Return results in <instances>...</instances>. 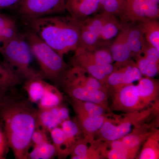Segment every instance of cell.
Wrapping results in <instances>:
<instances>
[{
	"mask_svg": "<svg viewBox=\"0 0 159 159\" xmlns=\"http://www.w3.org/2000/svg\"><path fill=\"white\" fill-rule=\"evenodd\" d=\"M153 129H151L150 125L143 122L135 126L131 132L120 139L135 158L141 145Z\"/></svg>",
	"mask_w": 159,
	"mask_h": 159,
	"instance_id": "9a60e30c",
	"label": "cell"
},
{
	"mask_svg": "<svg viewBox=\"0 0 159 159\" xmlns=\"http://www.w3.org/2000/svg\"><path fill=\"white\" fill-rule=\"evenodd\" d=\"M16 85L0 77V102L11 95L12 90Z\"/></svg>",
	"mask_w": 159,
	"mask_h": 159,
	"instance_id": "d590c367",
	"label": "cell"
},
{
	"mask_svg": "<svg viewBox=\"0 0 159 159\" xmlns=\"http://www.w3.org/2000/svg\"><path fill=\"white\" fill-rule=\"evenodd\" d=\"M99 35L95 31L82 27L81 25L80 35L79 47L93 51L102 48Z\"/></svg>",
	"mask_w": 159,
	"mask_h": 159,
	"instance_id": "4316f807",
	"label": "cell"
},
{
	"mask_svg": "<svg viewBox=\"0 0 159 159\" xmlns=\"http://www.w3.org/2000/svg\"><path fill=\"white\" fill-rule=\"evenodd\" d=\"M0 77L16 85L19 84L21 81L20 78L5 62L3 64H0Z\"/></svg>",
	"mask_w": 159,
	"mask_h": 159,
	"instance_id": "836d02e7",
	"label": "cell"
},
{
	"mask_svg": "<svg viewBox=\"0 0 159 159\" xmlns=\"http://www.w3.org/2000/svg\"><path fill=\"white\" fill-rule=\"evenodd\" d=\"M51 139L57 151L59 158H65L70 155L65 134L61 127H55L50 131Z\"/></svg>",
	"mask_w": 159,
	"mask_h": 159,
	"instance_id": "f546056e",
	"label": "cell"
},
{
	"mask_svg": "<svg viewBox=\"0 0 159 159\" xmlns=\"http://www.w3.org/2000/svg\"><path fill=\"white\" fill-rule=\"evenodd\" d=\"M47 132L42 129L38 127L35 129L31 137V145H39L49 142Z\"/></svg>",
	"mask_w": 159,
	"mask_h": 159,
	"instance_id": "8d00e7d4",
	"label": "cell"
},
{
	"mask_svg": "<svg viewBox=\"0 0 159 159\" xmlns=\"http://www.w3.org/2000/svg\"><path fill=\"white\" fill-rule=\"evenodd\" d=\"M14 22L15 20L12 18L0 13V32Z\"/></svg>",
	"mask_w": 159,
	"mask_h": 159,
	"instance_id": "ab89813d",
	"label": "cell"
},
{
	"mask_svg": "<svg viewBox=\"0 0 159 159\" xmlns=\"http://www.w3.org/2000/svg\"><path fill=\"white\" fill-rule=\"evenodd\" d=\"M148 44L159 50V22L157 19H144L137 22Z\"/></svg>",
	"mask_w": 159,
	"mask_h": 159,
	"instance_id": "7402d4cb",
	"label": "cell"
},
{
	"mask_svg": "<svg viewBox=\"0 0 159 159\" xmlns=\"http://www.w3.org/2000/svg\"><path fill=\"white\" fill-rule=\"evenodd\" d=\"M126 0H99L100 10L118 16L125 5Z\"/></svg>",
	"mask_w": 159,
	"mask_h": 159,
	"instance_id": "1f68e13d",
	"label": "cell"
},
{
	"mask_svg": "<svg viewBox=\"0 0 159 159\" xmlns=\"http://www.w3.org/2000/svg\"><path fill=\"white\" fill-rule=\"evenodd\" d=\"M59 82L63 89L74 87L107 91V87L87 71L77 66H72L63 74Z\"/></svg>",
	"mask_w": 159,
	"mask_h": 159,
	"instance_id": "30bf717a",
	"label": "cell"
},
{
	"mask_svg": "<svg viewBox=\"0 0 159 159\" xmlns=\"http://www.w3.org/2000/svg\"><path fill=\"white\" fill-rule=\"evenodd\" d=\"M150 1L156 3L157 4H159V0H150Z\"/></svg>",
	"mask_w": 159,
	"mask_h": 159,
	"instance_id": "60d3db41",
	"label": "cell"
},
{
	"mask_svg": "<svg viewBox=\"0 0 159 159\" xmlns=\"http://www.w3.org/2000/svg\"><path fill=\"white\" fill-rule=\"evenodd\" d=\"M63 89L72 99L93 102L108 109L107 91L74 87Z\"/></svg>",
	"mask_w": 159,
	"mask_h": 159,
	"instance_id": "5bb4252c",
	"label": "cell"
},
{
	"mask_svg": "<svg viewBox=\"0 0 159 159\" xmlns=\"http://www.w3.org/2000/svg\"><path fill=\"white\" fill-rule=\"evenodd\" d=\"M66 11L72 17L83 21L100 10L99 0H66Z\"/></svg>",
	"mask_w": 159,
	"mask_h": 159,
	"instance_id": "4fadbf2b",
	"label": "cell"
},
{
	"mask_svg": "<svg viewBox=\"0 0 159 159\" xmlns=\"http://www.w3.org/2000/svg\"><path fill=\"white\" fill-rule=\"evenodd\" d=\"M66 0H22L17 11L25 22L66 11Z\"/></svg>",
	"mask_w": 159,
	"mask_h": 159,
	"instance_id": "8992f818",
	"label": "cell"
},
{
	"mask_svg": "<svg viewBox=\"0 0 159 159\" xmlns=\"http://www.w3.org/2000/svg\"><path fill=\"white\" fill-rule=\"evenodd\" d=\"M89 51L94 59L101 64H112L114 61L110 49L102 47Z\"/></svg>",
	"mask_w": 159,
	"mask_h": 159,
	"instance_id": "d6a6232c",
	"label": "cell"
},
{
	"mask_svg": "<svg viewBox=\"0 0 159 159\" xmlns=\"http://www.w3.org/2000/svg\"><path fill=\"white\" fill-rule=\"evenodd\" d=\"M72 104L74 111H79L93 116H108L106 112L108 109L96 103L74 100Z\"/></svg>",
	"mask_w": 159,
	"mask_h": 159,
	"instance_id": "f1b7e54d",
	"label": "cell"
},
{
	"mask_svg": "<svg viewBox=\"0 0 159 159\" xmlns=\"http://www.w3.org/2000/svg\"><path fill=\"white\" fill-rule=\"evenodd\" d=\"M114 66V70L107 80V87L113 89L133 84L143 77L135 62L131 59L122 64Z\"/></svg>",
	"mask_w": 159,
	"mask_h": 159,
	"instance_id": "8fae6325",
	"label": "cell"
},
{
	"mask_svg": "<svg viewBox=\"0 0 159 159\" xmlns=\"http://www.w3.org/2000/svg\"><path fill=\"white\" fill-rule=\"evenodd\" d=\"M38 126L47 132L58 127L64 121L70 119V111L66 106L60 105L48 109L37 110Z\"/></svg>",
	"mask_w": 159,
	"mask_h": 159,
	"instance_id": "7c38bea8",
	"label": "cell"
},
{
	"mask_svg": "<svg viewBox=\"0 0 159 159\" xmlns=\"http://www.w3.org/2000/svg\"><path fill=\"white\" fill-rule=\"evenodd\" d=\"M63 97L56 87L47 82L45 90L38 103L39 109H48L61 104Z\"/></svg>",
	"mask_w": 159,
	"mask_h": 159,
	"instance_id": "603a6c76",
	"label": "cell"
},
{
	"mask_svg": "<svg viewBox=\"0 0 159 159\" xmlns=\"http://www.w3.org/2000/svg\"><path fill=\"white\" fill-rule=\"evenodd\" d=\"M159 158V130L154 129L144 142L139 159Z\"/></svg>",
	"mask_w": 159,
	"mask_h": 159,
	"instance_id": "cb8c5ba5",
	"label": "cell"
},
{
	"mask_svg": "<svg viewBox=\"0 0 159 159\" xmlns=\"http://www.w3.org/2000/svg\"><path fill=\"white\" fill-rule=\"evenodd\" d=\"M84 137L94 138L102 127L108 116H93L81 112H75Z\"/></svg>",
	"mask_w": 159,
	"mask_h": 159,
	"instance_id": "ffe728a7",
	"label": "cell"
},
{
	"mask_svg": "<svg viewBox=\"0 0 159 159\" xmlns=\"http://www.w3.org/2000/svg\"><path fill=\"white\" fill-rule=\"evenodd\" d=\"M8 145L6 135L0 127V159H5V155Z\"/></svg>",
	"mask_w": 159,
	"mask_h": 159,
	"instance_id": "74e56055",
	"label": "cell"
},
{
	"mask_svg": "<svg viewBox=\"0 0 159 159\" xmlns=\"http://www.w3.org/2000/svg\"><path fill=\"white\" fill-rule=\"evenodd\" d=\"M60 126L65 134L68 150L70 155L75 145L84 138L81 137L84 135L83 133L78 121L76 122L69 119L63 122Z\"/></svg>",
	"mask_w": 159,
	"mask_h": 159,
	"instance_id": "44dd1931",
	"label": "cell"
},
{
	"mask_svg": "<svg viewBox=\"0 0 159 159\" xmlns=\"http://www.w3.org/2000/svg\"><path fill=\"white\" fill-rule=\"evenodd\" d=\"M136 64L142 76L153 78L158 74L159 63H157L147 59L143 55H141L134 57Z\"/></svg>",
	"mask_w": 159,
	"mask_h": 159,
	"instance_id": "4dcf8cb0",
	"label": "cell"
},
{
	"mask_svg": "<svg viewBox=\"0 0 159 159\" xmlns=\"http://www.w3.org/2000/svg\"><path fill=\"white\" fill-rule=\"evenodd\" d=\"M113 99L111 108L114 111L132 112L147 108L139 97L136 86L133 84L113 89Z\"/></svg>",
	"mask_w": 159,
	"mask_h": 159,
	"instance_id": "9c48e42d",
	"label": "cell"
},
{
	"mask_svg": "<svg viewBox=\"0 0 159 159\" xmlns=\"http://www.w3.org/2000/svg\"><path fill=\"white\" fill-rule=\"evenodd\" d=\"M29 99L11 94L0 102V119L9 147L15 157L26 159L31 137L38 126L37 110Z\"/></svg>",
	"mask_w": 159,
	"mask_h": 159,
	"instance_id": "6da1fadb",
	"label": "cell"
},
{
	"mask_svg": "<svg viewBox=\"0 0 159 159\" xmlns=\"http://www.w3.org/2000/svg\"><path fill=\"white\" fill-rule=\"evenodd\" d=\"M0 43H1V39H0ZM1 47H2V46L0 45V51L1 50Z\"/></svg>",
	"mask_w": 159,
	"mask_h": 159,
	"instance_id": "b9f144b4",
	"label": "cell"
},
{
	"mask_svg": "<svg viewBox=\"0 0 159 159\" xmlns=\"http://www.w3.org/2000/svg\"><path fill=\"white\" fill-rule=\"evenodd\" d=\"M124 24L126 27L127 42L132 57L134 58L143 54L148 42L137 22Z\"/></svg>",
	"mask_w": 159,
	"mask_h": 159,
	"instance_id": "ac0fdd59",
	"label": "cell"
},
{
	"mask_svg": "<svg viewBox=\"0 0 159 159\" xmlns=\"http://www.w3.org/2000/svg\"><path fill=\"white\" fill-rule=\"evenodd\" d=\"M71 62L72 66H77L84 69L107 87V77L115 69V66L112 64L99 63L91 55L88 50L81 47H78L74 51Z\"/></svg>",
	"mask_w": 159,
	"mask_h": 159,
	"instance_id": "ba28073f",
	"label": "cell"
},
{
	"mask_svg": "<svg viewBox=\"0 0 159 159\" xmlns=\"http://www.w3.org/2000/svg\"><path fill=\"white\" fill-rule=\"evenodd\" d=\"M22 0H0V12L4 9L17 7Z\"/></svg>",
	"mask_w": 159,
	"mask_h": 159,
	"instance_id": "f35d334b",
	"label": "cell"
},
{
	"mask_svg": "<svg viewBox=\"0 0 159 159\" xmlns=\"http://www.w3.org/2000/svg\"><path fill=\"white\" fill-rule=\"evenodd\" d=\"M0 53L9 66L21 80L43 79L41 72H36L31 65L32 55L25 34H20L2 45Z\"/></svg>",
	"mask_w": 159,
	"mask_h": 159,
	"instance_id": "3957f363",
	"label": "cell"
},
{
	"mask_svg": "<svg viewBox=\"0 0 159 159\" xmlns=\"http://www.w3.org/2000/svg\"><path fill=\"white\" fill-rule=\"evenodd\" d=\"M31 31L62 56L79 47L81 21L70 16H48L26 22Z\"/></svg>",
	"mask_w": 159,
	"mask_h": 159,
	"instance_id": "7a4b0ae2",
	"label": "cell"
},
{
	"mask_svg": "<svg viewBox=\"0 0 159 159\" xmlns=\"http://www.w3.org/2000/svg\"><path fill=\"white\" fill-rule=\"evenodd\" d=\"M155 107L142 110L127 113L123 117L108 119L95 135L98 141H112L119 140L128 134L136 125L145 122L150 116Z\"/></svg>",
	"mask_w": 159,
	"mask_h": 159,
	"instance_id": "5b68a950",
	"label": "cell"
},
{
	"mask_svg": "<svg viewBox=\"0 0 159 159\" xmlns=\"http://www.w3.org/2000/svg\"><path fill=\"white\" fill-rule=\"evenodd\" d=\"M122 26V23L117 18L116 16L111 14L104 23L99 33L101 44L108 43L116 37Z\"/></svg>",
	"mask_w": 159,
	"mask_h": 159,
	"instance_id": "d4e9b609",
	"label": "cell"
},
{
	"mask_svg": "<svg viewBox=\"0 0 159 159\" xmlns=\"http://www.w3.org/2000/svg\"><path fill=\"white\" fill-rule=\"evenodd\" d=\"M139 97L145 105L149 107L157 101L159 97L158 81L153 78L142 77L136 85Z\"/></svg>",
	"mask_w": 159,
	"mask_h": 159,
	"instance_id": "d6986e66",
	"label": "cell"
},
{
	"mask_svg": "<svg viewBox=\"0 0 159 159\" xmlns=\"http://www.w3.org/2000/svg\"><path fill=\"white\" fill-rule=\"evenodd\" d=\"M118 16L122 24L138 22L144 19H158L159 4L150 0H126Z\"/></svg>",
	"mask_w": 159,
	"mask_h": 159,
	"instance_id": "52a82bcc",
	"label": "cell"
},
{
	"mask_svg": "<svg viewBox=\"0 0 159 159\" xmlns=\"http://www.w3.org/2000/svg\"><path fill=\"white\" fill-rule=\"evenodd\" d=\"M18 33L17 26L15 21L6 27L2 31L0 32L1 43L3 45L8 42L15 37Z\"/></svg>",
	"mask_w": 159,
	"mask_h": 159,
	"instance_id": "e575fe53",
	"label": "cell"
},
{
	"mask_svg": "<svg viewBox=\"0 0 159 159\" xmlns=\"http://www.w3.org/2000/svg\"><path fill=\"white\" fill-rule=\"evenodd\" d=\"M70 155L72 159H99L102 157L99 142L91 137H84L77 142Z\"/></svg>",
	"mask_w": 159,
	"mask_h": 159,
	"instance_id": "2e32d148",
	"label": "cell"
},
{
	"mask_svg": "<svg viewBox=\"0 0 159 159\" xmlns=\"http://www.w3.org/2000/svg\"><path fill=\"white\" fill-rule=\"evenodd\" d=\"M43 79H34L25 80L24 89L28 95V99L33 103H38L42 97L47 82Z\"/></svg>",
	"mask_w": 159,
	"mask_h": 159,
	"instance_id": "484cf974",
	"label": "cell"
},
{
	"mask_svg": "<svg viewBox=\"0 0 159 159\" xmlns=\"http://www.w3.org/2000/svg\"><path fill=\"white\" fill-rule=\"evenodd\" d=\"M122 25L121 31L115 38L109 49L116 65L126 62L132 57L127 42L126 27L125 24Z\"/></svg>",
	"mask_w": 159,
	"mask_h": 159,
	"instance_id": "e0dca14e",
	"label": "cell"
},
{
	"mask_svg": "<svg viewBox=\"0 0 159 159\" xmlns=\"http://www.w3.org/2000/svg\"><path fill=\"white\" fill-rule=\"evenodd\" d=\"M25 35L32 55L39 64L44 78L59 82L68 68L63 56L60 55L31 30L26 32Z\"/></svg>",
	"mask_w": 159,
	"mask_h": 159,
	"instance_id": "277c9868",
	"label": "cell"
},
{
	"mask_svg": "<svg viewBox=\"0 0 159 159\" xmlns=\"http://www.w3.org/2000/svg\"><path fill=\"white\" fill-rule=\"evenodd\" d=\"M57 156L54 144L50 142L33 145L32 150L29 152L26 159H51Z\"/></svg>",
	"mask_w": 159,
	"mask_h": 159,
	"instance_id": "83f0119b",
	"label": "cell"
}]
</instances>
